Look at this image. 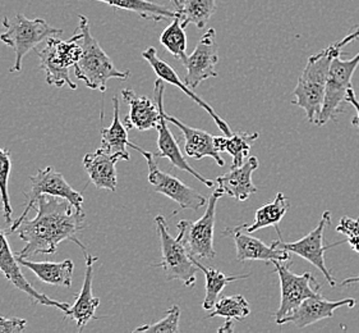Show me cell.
<instances>
[{"mask_svg":"<svg viewBox=\"0 0 359 333\" xmlns=\"http://www.w3.org/2000/svg\"><path fill=\"white\" fill-rule=\"evenodd\" d=\"M35 210V217L23 219L15 228V232L26 242L21 252L15 254L17 258L27 259L39 254H55L59 244L67 240L87 250L77 237V233L86 228L83 210L76 209L63 197L51 195L40 196Z\"/></svg>","mask_w":359,"mask_h":333,"instance_id":"6da1fadb","label":"cell"},{"mask_svg":"<svg viewBox=\"0 0 359 333\" xmlns=\"http://www.w3.org/2000/svg\"><path fill=\"white\" fill-rule=\"evenodd\" d=\"M343 54L344 53L337 43L331 44L323 51L311 56L307 60V65L293 91L295 99L292 103L306 112L311 124H316L323 109L331 62L337 56Z\"/></svg>","mask_w":359,"mask_h":333,"instance_id":"7a4b0ae2","label":"cell"},{"mask_svg":"<svg viewBox=\"0 0 359 333\" xmlns=\"http://www.w3.org/2000/svg\"><path fill=\"white\" fill-rule=\"evenodd\" d=\"M79 30L82 34V56L74 65V74L85 82L88 89L107 91V82L111 79L126 81L130 79V71H119L108 54L102 51L100 44L91 35L90 22L86 15H79Z\"/></svg>","mask_w":359,"mask_h":333,"instance_id":"3957f363","label":"cell"},{"mask_svg":"<svg viewBox=\"0 0 359 333\" xmlns=\"http://www.w3.org/2000/svg\"><path fill=\"white\" fill-rule=\"evenodd\" d=\"M1 23L6 32L0 35V41L11 46L15 54V65L9 70L11 73L21 72L23 58L31 49H35L43 40L63 32V30L54 29L43 18L29 20L22 13L6 17Z\"/></svg>","mask_w":359,"mask_h":333,"instance_id":"277c9868","label":"cell"},{"mask_svg":"<svg viewBox=\"0 0 359 333\" xmlns=\"http://www.w3.org/2000/svg\"><path fill=\"white\" fill-rule=\"evenodd\" d=\"M155 223L161 245V261L155 266L164 269L166 281H180L186 287H192L200 270L194 256L188 253L178 237H172L169 233L165 218L158 216Z\"/></svg>","mask_w":359,"mask_h":333,"instance_id":"5b68a950","label":"cell"},{"mask_svg":"<svg viewBox=\"0 0 359 333\" xmlns=\"http://www.w3.org/2000/svg\"><path fill=\"white\" fill-rule=\"evenodd\" d=\"M223 197L217 191H214L208 199V209L198 221L182 219L177 225L178 239L186 247L188 253L196 259H215L214 247V231H215L216 205L219 199Z\"/></svg>","mask_w":359,"mask_h":333,"instance_id":"8992f818","label":"cell"},{"mask_svg":"<svg viewBox=\"0 0 359 333\" xmlns=\"http://www.w3.org/2000/svg\"><path fill=\"white\" fill-rule=\"evenodd\" d=\"M29 183H31V188H29V192H25L26 200H27L26 208L23 210L21 216L15 219L11 227L6 230L8 235L15 231V228L18 227L22 221L27 218L31 209H35L37 199L40 196H59V197H63L65 200H68L76 209L82 210V204H83L82 194L76 191L68 182L65 181V176L57 172L53 166H48L45 169H39V172L35 176L29 177Z\"/></svg>","mask_w":359,"mask_h":333,"instance_id":"52a82bcc","label":"cell"},{"mask_svg":"<svg viewBox=\"0 0 359 333\" xmlns=\"http://www.w3.org/2000/svg\"><path fill=\"white\" fill-rule=\"evenodd\" d=\"M132 149H135L144 157L149 166V182L154 188V191L158 194L168 196L172 202L180 205V210H194L198 211L202 207L208 203V199L202 195L201 192L196 191L194 188H189L184 182L180 181L175 176L165 174L158 168L155 160V154L144 150L142 148L130 143Z\"/></svg>","mask_w":359,"mask_h":333,"instance_id":"ba28073f","label":"cell"},{"mask_svg":"<svg viewBox=\"0 0 359 333\" xmlns=\"http://www.w3.org/2000/svg\"><path fill=\"white\" fill-rule=\"evenodd\" d=\"M359 65V53L352 59H341L337 56L331 62L326 81V91L321 113L317 118V126H325L330 121H337L343 113V103L346 91L352 87V77Z\"/></svg>","mask_w":359,"mask_h":333,"instance_id":"9c48e42d","label":"cell"},{"mask_svg":"<svg viewBox=\"0 0 359 333\" xmlns=\"http://www.w3.org/2000/svg\"><path fill=\"white\" fill-rule=\"evenodd\" d=\"M273 264L280 280V306L275 313L276 323L279 325L283 319L294 312L306 299L321 295V286L309 272L295 275L289 268V263L284 264V261H273Z\"/></svg>","mask_w":359,"mask_h":333,"instance_id":"30bf717a","label":"cell"},{"mask_svg":"<svg viewBox=\"0 0 359 333\" xmlns=\"http://www.w3.org/2000/svg\"><path fill=\"white\" fill-rule=\"evenodd\" d=\"M164 91H165V85L164 81L158 79L155 81V89H154V96H155V102L160 109V118H158V152L155 154L156 158H165L170 162L174 168L184 171L189 174H192L196 180L203 183L208 188L214 186V181L208 180L206 177H203L201 174H198L194 166L188 163L186 157L183 155V152L180 150V144L177 141V138H174L172 131L168 127V121H166L165 110H164Z\"/></svg>","mask_w":359,"mask_h":333,"instance_id":"8fae6325","label":"cell"},{"mask_svg":"<svg viewBox=\"0 0 359 333\" xmlns=\"http://www.w3.org/2000/svg\"><path fill=\"white\" fill-rule=\"evenodd\" d=\"M331 223V211L330 210H325L323 217L320 219L318 225L309 232V235H306L298 241L294 242H284L283 240H279V245L283 249H285L290 254H295L298 256H301L304 261H309L312 266H315L323 277L326 278V281L329 282L331 287L337 286L335 278L331 275L330 270L326 267L325 263V252L329 250L331 247H338L340 244H343L345 241H339L332 245L323 247V235H325V228L327 225Z\"/></svg>","mask_w":359,"mask_h":333,"instance_id":"7c38bea8","label":"cell"},{"mask_svg":"<svg viewBox=\"0 0 359 333\" xmlns=\"http://www.w3.org/2000/svg\"><path fill=\"white\" fill-rule=\"evenodd\" d=\"M217 62L219 54L216 44V31L215 29H208L197 44L194 53L188 56L187 59L183 62L187 71L184 84L194 90L202 81L217 77Z\"/></svg>","mask_w":359,"mask_h":333,"instance_id":"4fadbf2b","label":"cell"},{"mask_svg":"<svg viewBox=\"0 0 359 333\" xmlns=\"http://www.w3.org/2000/svg\"><path fill=\"white\" fill-rule=\"evenodd\" d=\"M7 236L8 233L6 230H0V272L6 275V278L15 286V289L27 294L29 299L34 301V304L53 306V308H57L59 311H62V313L67 314L71 305L68 303L53 300L50 297L43 295L26 280V277L22 273L21 267H20V263H18L15 254H13L12 249L9 247Z\"/></svg>","mask_w":359,"mask_h":333,"instance_id":"5bb4252c","label":"cell"},{"mask_svg":"<svg viewBox=\"0 0 359 333\" xmlns=\"http://www.w3.org/2000/svg\"><path fill=\"white\" fill-rule=\"evenodd\" d=\"M224 236H231L234 239L237 259L239 261H292L290 253L279 245V240H275L270 245H266L261 240L251 236V233L243 232L237 227L224 228Z\"/></svg>","mask_w":359,"mask_h":333,"instance_id":"9a60e30c","label":"cell"},{"mask_svg":"<svg viewBox=\"0 0 359 333\" xmlns=\"http://www.w3.org/2000/svg\"><path fill=\"white\" fill-rule=\"evenodd\" d=\"M142 57L150 63L152 70H154V72L156 73V76H158V79H161L164 82L170 84L172 86L178 87L184 94L188 95V98H191L196 104H198L202 109H205L208 115H210V117L214 119L216 126L220 129V131L223 132L225 136H230V135L233 133L229 124H226L223 118L216 113L214 108H212L210 104L205 102V100H202L201 98L196 94L191 87H188L187 85L184 84V81L180 80L178 73L172 70V65H169V63H166L165 60L158 58V51H156L155 48H152L151 46V48H149V49L142 51Z\"/></svg>","mask_w":359,"mask_h":333,"instance_id":"2e32d148","label":"cell"},{"mask_svg":"<svg viewBox=\"0 0 359 333\" xmlns=\"http://www.w3.org/2000/svg\"><path fill=\"white\" fill-rule=\"evenodd\" d=\"M354 305H355L354 299H343V300L332 301V300L323 299V295L309 297L289 317L283 319L279 325L293 323L298 328H304V327L315 325L323 319L332 318L339 308H343V306L353 308Z\"/></svg>","mask_w":359,"mask_h":333,"instance_id":"e0dca14e","label":"cell"},{"mask_svg":"<svg viewBox=\"0 0 359 333\" xmlns=\"http://www.w3.org/2000/svg\"><path fill=\"white\" fill-rule=\"evenodd\" d=\"M259 168V159L248 157L243 164L230 168L228 174L216 178L217 191L220 195H228L237 202H245L250 196L257 192V188L252 181V174Z\"/></svg>","mask_w":359,"mask_h":333,"instance_id":"ac0fdd59","label":"cell"},{"mask_svg":"<svg viewBox=\"0 0 359 333\" xmlns=\"http://www.w3.org/2000/svg\"><path fill=\"white\" fill-rule=\"evenodd\" d=\"M130 160L122 152L110 154L102 148L95 152H88L83 158V166L90 177V182L100 190L116 191V169L118 160Z\"/></svg>","mask_w":359,"mask_h":333,"instance_id":"d6986e66","label":"cell"},{"mask_svg":"<svg viewBox=\"0 0 359 333\" xmlns=\"http://www.w3.org/2000/svg\"><path fill=\"white\" fill-rule=\"evenodd\" d=\"M166 121L177 126L184 138V152L189 158L201 160L203 158H212L219 166H225L220 152L216 149L215 136L206 131L198 130L183 124L178 118L166 115Z\"/></svg>","mask_w":359,"mask_h":333,"instance_id":"ffe728a7","label":"cell"},{"mask_svg":"<svg viewBox=\"0 0 359 333\" xmlns=\"http://www.w3.org/2000/svg\"><path fill=\"white\" fill-rule=\"evenodd\" d=\"M85 261H86V272H85V282L82 290L79 292L76 303L69 308L65 315L71 317L76 322L79 331H82L88 325L91 319H95V312L100 305V299L93 295V280H94L95 261H99L97 256L87 253L83 250Z\"/></svg>","mask_w":359,"mask_h":333,"instance_id":"44dd1931","label":"cell"},{"mask_svg":"<svg viewBox=\"0 0 359 333\" xmlns=\"http://www.w3.org/2000/svg\"><path fill=\"white\" fill-rule=\"evenodd\" d=\"M123 100L130 105V113L124 119L126 127L138 131L156 129L160 109L156 102H152L147 96L137 95L132 89H123Z\"/></svg>","mask_w":359,"mask_h":333,"instance_id":"7402d4cb","label":"cell"},{"mask_svg":"<svg viewBox=\"0 0 359 333\" xmlns=\"http://www.w3.org/2000/svg\"><path fill=\"white\" fill-rule=\"evenodd\" d=\"M22 267L29 269L43 282L53 286L69 287L72 285L74 263L71 259H65L60 263L53 261H29L26 258H17Z\"/></svg>","mask_w":359,"mask_h":333,"instance_id":"603a6c76","label":"cell"},{"mask_svg":"<svg viewBox=\"0 0 359 333\" xmlns=\"http://www.w3.org/2000/svg\"><path fill=\"white\" fill-rule=\"evenodd\" d=\"M36 54L40 59V67L45 72L46 82L51 86H68L72 90L77 89V85L69 77V68L57 58L50 37L46 39V43L43 49H36Z\"/></svg>","mask_w":359,"mask_h":333,"instance_id":"cb8c5ba5","label":"cell"},{"mask_svg":"<svg viewBox=\"0 0 359 333\" xmlns=\"http://www.w3.org/2000/svg\"><path fill=\"white\" fill-rule=\"evenodd\" d=\"M289 208H290V203H289L287 196L284 195L283 192H278L271 203L266 204L257 209L252 225L237 226V228L248 232V233H253V232L259 231L266 227H275L278 235L281 237V232L278 225L287 214Z\"/></svg>","mask_w":359,"mask_h":333,"instance_id":"d4e9b609","label":"cell"},{"mask_svg":"<svg viewBox=\"0 0 359 333\" xmlns=\"http://www.w3.org/2000/svg\"><path fill=\"white\" fill-rule=\"evenodd\" d=\"M113 105H114L113 122L109 127H101V148L110 154L122 152L128 159H130V152L127 150V146L130 145V143L128 138V129L121 121L118 96H113Z\"/></svg>","mask_w":359,"mask_h":333,"instance_id":"484cf974","label":"cell"},{"mask_svg":"<svg viewBox=\"0 0 359 333\" xmlns=\"http://www.w3.org/2000/svg\"><path fill=\"white\" fill-rule=\"evenodd\" d=\"M96 1L105 3L110 7L133 12L140 15L141 18L150 20V21L160 22L163 20L178 17L177 11H172L169 8L160 6V4H155L150 0H96Z\"/></svg>","mask_w":359,"mask_h":333,"instance_id":"4316f807","label":"cell"},{"mask_svg":"<svg viewBox=\"0 0 359 333\" xmlns=\"http://www.w3.org/2000/svg\"><path fill=\"white\" fill-rule=\"evenodd\" d=\"M259 138L257 132H237L231 133L230 136H215L216 149L220 152H228L233 158L231 168L243 164L247 158L250 157V152L255 141Z\"/></svg>","mask_w":359,"mask_h":333,"instance_id":"83f0119b","label":"cell"},{"mask_svg":"<svg viewBox=\"0 0 359 333\" xmlns=\"http://www.w3.org/2000/svg\"><path fill=\"white\" fill-rule=\"evenodd\" d=\"M194 261L196 263V266L198 267V269L203 272L205 280H206V285H205V300H203V304H202V308L205 311H211L215 306L217 297H219V295L222 294V291L230 282H234V281H238V280H245V278L250 277L248 275H224L223 272H220V270L205 267L201 261H198V259H196V258H194Z\"/></svg>","mask_w":359,"mask_h":333,"instance_id":"f1b7e54d","label":"cell"},{"mask_svg":"<svg viewBox=\"0 0 359 333\" xmlns=\"http://www.w3.org/2000/svg\"><path fill=\"white\" fill-rule=\"evenodd\" d=\"M215 9L216 0H183L178 17L184 29L191 23L198 29H205Z\"/></svg>","mask_w":359,"mask_h":333,"instance_id":"f546056e","label":"cell"},{"mask_svg":"<svg viewBox=\"0 0 359 333\" xmlns=\"http://www.w3.org/2000/svg\"><path fill=\"white\" fill-rule=\"evenodd\" d=\"M160 43L174 58L178 59L182 63L187 59V37L184 32V27L180 23V17L172 18V23L163 31L160 37Z\"/></svg>","mask_w":359,"mask_h":333,"instance_id":"4dcf8cb0","label":"cell"},{"mask_svg":"<svg viewBox=\"0 0 359 333\" xmlns=\"http://www.w3.org/2000/svg\"><path fill=\"white\" fill-rule=\"evenodd\" d=\"M251 314V308L245 296L242 295H233L225 296L216 301L215 306L212 308V312L210 313L208 318L214 317H223L225 319L233 320H242L247 318Z\"/></svg>","mask_w":359,"mask_h":333,"instance_id":"1f68e13d","label":"cell"},{"mask_svg":"<svg viewBox=\"0 0 359 333\" xmlns=\"http://www.w3.org/2000/svg\"><path fill=\"white\" fill-rule=\"evenodd\" d=\"M12 171V159H11V152L8 149L0 148V200H1V209L3 216L7 223H12V205L9 200V192H8V182H9V174Z\"/></svg>","mask_w":359,"mask_h":333,"instance_id":"d6a6232c","label":"cell"},{"mask_svg":"<svg viewBox=\"0 0 359 333\" xmlns=\"http://www.w3.org/2000/svg\"><path fill=\"white\" fill-rule=\"evenodd\" d=\"M180 308L178 305H172L168 309L165 318L158 320L156 323H146L135 329V332L150 333H178L180 332Z\"/></svg>","mask_w":359,"mask_h":333,"instance_id":"836d02e7","label":"cell"},{"mask_svg":"<svg viewBox=\"0 0 359 333\" xmlns=\"http://www.w3.org/2000/svg\"><path fill=\"white\" fill-rule=\"evenodd\" d=\"M26 319L0 317V333H21L26 329Z\"/></svg>","mask_w":359,"mask_h":333,"instance_id":"e575fe53","label":"cell"},{"mask_svg":"<svg viewBox=\"0 0 359 333\" xmlns=\"http://www.w3.org/2000/svg\"><path fill=\"white\" fill-rule=\"evenodd\" d=\"M337 232L344 235L346 237L359 235V218L358 219L351 217L341 218L338 227H337Z\"/></svg>","mask_w":359,"mask_h":333,"instance_id":"d590c367","label":"cell"},{"mask_svg":"<svg viewBox=\"0 0 359 333\" xmlns=\"http://www.w3.org/2000/svg\"><path fill=\"white\" fill-rule=\"evenodd\" d=\"M345 103H348V104H351L353 108H355V112H357V116L355 118H353L352 124L353 126H355L357 129L359 130V102L358 99H357V96H355V93H354V90H353V86L349 87L348 89V91H346V96H345Z\"/></svg>","mask_w":359,"mask_h":333,"instance_id":"8d00e7d4","label":"cell"},{"mask_svg":"<svg viewBox=\"0 0 359 333\" xmlns=\"http://www.w3.org/2000/svg\"><path fill=\"white\" fill-rule=\"evenodd\" d=\"M359 39V26L355 27V30L353 31L352 34H349L348 37H345L343 40H340L337 43L339 48H343L345 45H348V44L353 43V41H355V40H358Z\"/></svg>","mask_w":359,"mask_h":333,"instance_id":"74e56055","label":"cell"},{"mask_svg":"<svg viewBox=\"0 0 359 333\" xmlns=\"http://www.w3.org/2000/svg\"><path fill=\"white\" fill-rule=\"evenodd\" d=\"M233 331H234V323H233V319H226V322L224 323V326L219 328V332L220 333H231Z\"/></svg>","mask_w":359,"mask_h":333,"instance_id":"f35d334b","label":"cell"},{"mask_svg":"<svg viewBox=\"0 0 359 333\" xmlns=\"http://www.w3.org/2000/svg\"><path fill=\"white\" fill-rule=\"evenodd\" d=\"M341 283V286H349V285H352V283H359V275H354V277H349V278H346Z\"/></svg>","mask_w":359,"mask_h":333,"instance_id":"ab89813d","label":"cell"},{"mask_svg":"<svg viewBox=\"0 0 359 333\" xmlns=\"http://www.w3.org/2000/svg\"><path fill=\"white\" fill-rule=\"evenodd\" d=\"M152 1V0H150ZM172 4H174V7H175V11L177 12H180V9H182V4H183V0H170Z\"/></svg>","mask_w":359,"mask_h":333,"instance_id":"60d3db41","label":"cell"}]
</instances>
